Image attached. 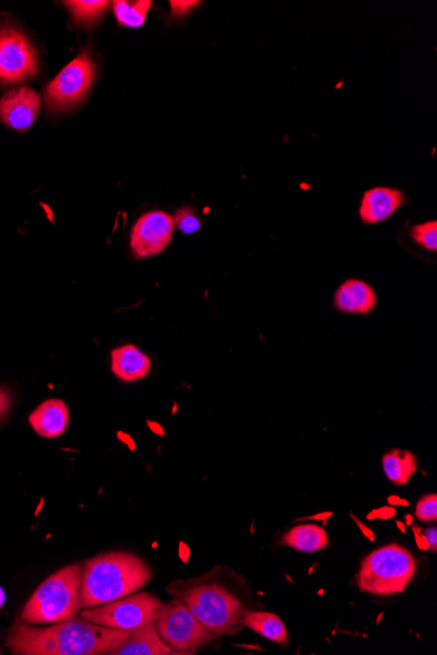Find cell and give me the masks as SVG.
Listing matches in <instances>:
<instances>
[{
    "label": "cell",
    "instance_id": "obj_22",
    "mask_svg": "<svg viewBox=\"0 0 437 655\" xmlns=\"http://www.w3.org/2000/svg\"><path fill=\"white\" fill-rule=\"evenodd\" d=\"M410 236L422 248L436 252L437 250V223L436 221H427V223L415 225L411 228Z\"/></svg>",
    "mask_w": 437,
    "mask_h": 655
},
{
    "label": "cell",
    "instance_id": "obj_10",
    "mask_svg": "<svg viewBox=\"0 0 437 655\" xmlns=\"http://www.w3.org/2000/svg\"><path fill=\"white\" fill-rule=\"evenodd\" d=\"M175 220L163 211L147 212L140 216L131 232V249L137 258L163 253L171 244Z\"/></svg>",
    "mask_w": 437,
    "mask_h": 655
},
{
    "label": "cell",
    "instance_id": "obj_4",
    "mask_svg": "<svg viewBox=\"0 0 437 655\" xmlns=\"http://www.w3.org/2000/svg\"><path fill=\"white\" fill-rule=\"evenodd\" d=\"M171 593L180 598L215 637L235 635L244 627L243 618L248 610L239 598L222 586L201 584L171 590Z\"/></svg>",
    "mask_w": 437,
    "mask_h": 655
},
{
    "label": "cell",
    "instance_id": "obj_15",
    "mask_svg": "<svg viewBox=\"0 0 437 655\" xmlns=\"http://www.w3.org/2000/svg\"><path fill=\"white\" fill-rule=\"evenodd\" d=\"M335 308L350 314H369L377 305L376 292L362 280L350 279L334 295Z\"/></svg>",
    "mask_w": 437,
    "mask_h": 655
},
{
    "label": "cell",
    "instance_id": "obj_29",
    "mask_svg": "<svg viewBox=\"0 0 437 655\" xmlns=\"http://www.w3.org/2000/svg\"><path fill=\"white\" fill-rule=\"evenodd\" d=\"M413 531L415 534V542H417V546L419 547V550L422 551L430 550V546H428L427 539L422 534V531H420V529H418L417 526H413Z\"/></svg>",
    "mask_w": 437,
    "mask_h": 655
},
{
    "label": "cell",
    "instance_id": "obj_9",
    "mask_svg": "<svg viewBox=\"0 0 437 655\" xmlns=\"http://www.w3.org/2000/svg\"><path fill=\"white\" fill-rule=\"evenodd\" d=\"M38 72L40 55L31 38L18 25H0V84L27 82Z\"/></svg>",
    "mask_w": 437,
    "mask_h": 655
},
{
    "label": "cell",
    "instance_id": "obj_33",
    "mask_svg": "<svg viewBox=\"0 0 437 655\" xmlns=\"http://www.w3.org/2000/svg\"><path fill=\"white\" fill-rule=\"evenodd\" d=\"M4 603H6V593L3 588H0V610H2Z\"/></svg>",
    "mask_w": 437,
    "mask_h": 655
},
{
    "label": "cell",
    "instance_id": "obj_21",
    "mask_svg": "<svg viewBox=\"0 0 437 655\" xmlns=\"http://www.w3.org/2000/svg\"><path fill=\"white\" fill-rule=\"evenodd\" d=\"M72 20L80 27H92L108 10L109 2H66Z\"/></svg>",
    "mask_w": 437,
    "mask_h": 655
},
{
    "label": "cell",
    "instance_id": "obj_12",
    "mask_svg": "<svg viewBox=\"0 0 437 655\" xmlns=\"http://www.w3.org/2000/svg\"><path fill=\"white\" fill-rule=\"evenodd\" d=\"M406 203L402 191L390 187H375L366 191L360 204V219L366 224H380L392 218L394 212Z\"/></svg>",
    "mask_w": 437,
    "mask_h": 655
},
{
    "label": "cell",
    "instance_id": "obj_6",
    "mask_svg": "<svg viewBox=\"0 0 437 655\" xmlns=\"http://www.w3.org/2000/svg\"><path fill=\"white\" fill-rule=\"evenodd\" d=\"M164 607V603L154 595L139 593L127 595L125 598L89 610L87 608L82 612V618L103 627L131 632L144 625L155 623Z\"/></svg>",
    "mask_w": 437,
    "mask_h": 655
},
{
    "label": "cell",
    "instance_id": "obj_3",
    "mask_svg": "<svg viewBox=\"0 0 437 655\" xmlns=\"http://www.w3.org/2000/svg\"><path fill=\"white\" fill-rule=\"evenodd\" d=\"M84 564L59 569L42 582L21 611V622L29 625L67 622L78 616Z\"/></svg>",
    "mask_w": 437,
    "mask_h": 655
},
{
    "label": "cell",
    "instance_id": "obj_32",
    "mask_svg": "<svg viewBox=\"0 0 437 655\" xmlns=\"http://www.w3.org/2000/svg\"><path fill=\"white\" fill-rule=\"evenodd\" d=\"M388 503L390 506H397V505L400 506L401 499L396 495L389 496Z\"/></svg>",
    "mask_w": 437,
    "mask_h": 655
},
{
    "label": "cell",
    "instance_id": "obj_26",
    "mask_svg": "<svg viewBox=\"0 0 437 655\" xmlns=\"http://www.w3.org/2000/svg\"><path fill=\"white\" fill-rule=\"evenodd\" d=\"M12 404V397L10 390L7 387H0V420L4 418L10 411Z\"/></svg>",
    "mask_w": 437,
    "mask_h": 655
},
{
    "label": "cell",
    "instance_id": "obj_31",
    "mask_svg": "<svg viewBox=\"0 0 437 655\" xmlns=\"http://www.w3.org/2000/svg\"><path fill=\"white\" fill-rule=\"evenodd\" d=\"M332 516H333V513L329 512V513L316 514V516L309 517V518H312V520H315V521H322V520L325 521V520H328V518H330Z\"/></svg>",
    "mask_w": 437,
    "mask_h": 655
},
{
    "label": "cell",
    "instance_id": "obj_28",
    "mask_svg": "<svg viewBox=\"0 0 437 655\" xmlns=\"http://www.w3.org/2000/svg\"><path fill=\"white\" fill-rule=\"evenodd\" d=\"M424 537H426L428 546H430V550L436 552L437 551V529L436 527H428L426 531H424Z\"/></svg>",
    "mask_w": 437,
    "mask_h": 655
},
{
    "label": "cell",
    "instance_id": "obj_16",
    "mask_svg": "<svg viewBox=\"0 0 437 655\" xmlns=\"http://www.w3.org/2000/svg\"><path fill=\"white\" fill-rule=\"evenodd\" d=\"M112 369L120 380L134 382L150 373L151 360L138 347L123 346L112 352Z\"/></svg>",
    "mask_w": 437,
    "mask_h": 655
},
{
    "label": "cell",
    "instance_id": "obj_20",
    "mask_svg": "<svg viewBox=\"0 0 437 655\" xmlns=\"http://www.w3.org/2000/svg\"><path fill=\"white\" fill-rule=\"evenodd\" d=\"M152 6L148 0H139V2H118L113 3L114 15L118 24L126 28H140L147 20L148 11Z\"/></svg>",
    "mask_w": 437,
    "mask_h": 655
},
{
    "label": "cell",
    "instance_id": "obj_34",
    "mask_svg": "<svg viewBox=\"0 0 437 655\" xmlns=\"http://www.w3.org/2000/svg\"><path fill=\"white\" fill-rule=\"evenodd\" d=\"M150 425H151V428L154 429L155 432H159V435H161V436L164 435V431H163V429H161L160 425H156V424H152V423H150Z\"/></svg>",
    "mask_w": 437,
    "mask_h": 655
},
{
    "label": "cell",
    "instance_id": "obj_7",
    "mask_svg": "<svg viewBox=\"0 0 437 655\" xmlns=\"http://www.w3.org/2000/svg\"><path fill=\"white\" fill-rule=\"evenodd\" d=\"M96 78V63L91 54L82 53L69 63L45 89V102L53 114L71 112L84 100Z\"/></svg>",
    "mask_w": 437,
    "mask_h": 655
},
{
    "label": "cell",
    "instance_id": "obj_30",
    "mask_svg": "<svg viewBox=\"0 0 437 655\" xmlns=\"http://www.w3.org/2000/svg\"><path fill=\"white\" fill-rule=\"evenodd\" d=\"M352 517H354V516H352ZM354 521L356 522V525L359 526V529L362 530V533L364 534V537L371 540V542H375V538H376L375 533H373V531L371 529H368V527L366 525H363V523L360 522L358 520V518L354 517Z\"/></svg>",
    "mask_w": 437,
    "mask_h": 655
},
{
    "label": "cell",
    "instance_id": "obj_35",
    "mask_svg": "<svg viewBox=\"0 0 437 655\" xmlns=\"http://www.w3.org/2000/svg\"><path fill=\"white\" fill-rule=\"evenodd\" d=\"M397 527H398V529L401 530V533H402V534H406L405 523H402V522H400V521H397Z\"/></svg>",
    "mask_w": 437,
    "mask_h": 655
},
{
    "label": "cell",
    "instance_id": "obj_8",
    "mask_svg": "<svg viewBox=\"0 0 437 655\" xmlns=\"http://www.w3.org/2000/svg\"><path fill=\"white\" fill-rule=\"evenodd\" d=\"M155 625L165 644L182 654H194L202 646L218 639L177 597L165 605Z\"/></svg>",
    "mask_w": 437,
    "mask_h": 655
},
{
    "label": "cell",
    "instance_id": "obj_5",
    "mask_svg": "<svg viewBox=\"0 0 437 655\" xmlns=\"http://www.w3.org/2000/svg\"><path fill=\"white\" fill-rule=\"evenodd\" d=\"M417 573L414 556L398 544L373 551L363 560L356 584L363 593L394 595L403 593Z\"/></svg>",
    "mask_w": 437,
    "mask_h": 655
},
{
    "label": "cell",
    "instance_id": "obj_11",
    "mask_svg": "<svg viewBox=\"0 0 437 655\" xmlns=\"http://www.w3.org/2000/svg\"><path fill=\"white\" fill-rule=\"evenodd\" d=\"M41 112V96L35 89H12L0 99V121L16 131H27L35 125Z\"/></svg>",
    "mask_w": 437,
    "mask_h": 655
},
{
    "label": "cell",
    "instance_id": "obj_19",
    "mask_svg": "<svg viewBox=\"0 0 437 655\" xmlns=\"http://www.w3.org/2000/svg\"><path fill=\"white\" fill-rule=\"evenodd\" d=\"M386 478L398 486H406L418 470V459L411 452L392 450L383 458Z\"/></svg>",
    "mask_w": 437,
    "mask_h": 655
},
{
    "label": "cell",
    "instance_id": "obj_23",
    "mask_svg": "<svg viewBox=\"0 0 437 655\" xmlns=\"http://www.w3.org/2000/svg\"><path fill=\"white\" fill-rule=\"evenodd\" d=\"M173 220H175V225H177L178 229L182 233H185V235H194L195 232L201 229V220L195 215V211L189 207L178 210L176 212V218Z\"/></svg>",
    "mask_w": 437,
    "mask_h": 655
},
{
    "label": "cell",
    "instance_id": "obj_14",
    "mask_svg": "<svg viewBox=\"0 0 437 655\" xmlns=\"http://www.w3.org/2000/svg\"><path fill=\"white\" fill-rule=\"evenodd\" d=\"M69 408L65 402L59 399H49L32 412L29 416V423L35 429L37 435L45 438H57L62 436L69 425Z\"/></svg>",
    "mask_w": 437,
    "mask_h": 655
},
{
    "label": "cell",
    "instance_id": "obj_17",
    "mask_svg": "<svg viewBox=\"0 0 437 655\" xmlns=\"http://www.w3.org/2000/svg\"><path fill=\"white\" fill-rule=\"evenodd\" d=\"M282 544L305 554H313L329 546L328 533L317 525H299L292 527L283 535Z\"/></svg>",
    "mask_w": 437,
    "mask_h": 655
},
{
    "label": "cell",
    "instance_id": "obj_13",
    "mask_svg": "<svg viewBox=\"0 0 437 655\" xmlns=\"http://www.w3.org/2000/svg\"><path fill=\"white\" fill-rule=\"evenodd\" d=\"M112 655H171L182 654L165 644L159 636L155 623L134 629L117 649L110 652Z\"/></svg>",
    "mask_w": 437,
    "mask_h": 655
},
{
    "label": "cell",
    "instance_id": "obj_36",
    "mask_svg": "<svg viewBox=\"0 0 437 655\" xmlns=\"http://www.w3.org/2000/svg\"><path fill=\"white\" fill-rule=\"evenodd\" d=\"M406 523L407 525H413V517H411L410 514H407L406 516Z\"/></svg>",
    "mask_w": 437,
    "mask_h": 655
},
{
    "label": "cell",
    "instance_id": "obj_27",
    "mask_svg": "<svg viewBox=\"0 0 437 655\" xmlns=\"http://www.w3.org/2000/svg\"><path fill=\"white\" fill-rule=\"evenodd\" d=\"M396 513V509L392 508V506H384V508L373 510V512L368 514L367 518L369 521L375 520V518L390 520V518L396 516Z\"/></svg>",
    "mask_w": 437,
    "mask_h": 655
},
{
    "label": "cell",
    "instance_id": "obj_25",
    "mask_svg": "<svg viewBox=\"0 0 437 655\" xmlns=\"http://www.w3.org/2000/svg\"><path fill=\"white\" fill-rule=\"evenodd\" d=\"M198 4V2H182V0H180V2H176V0H172V15L178 17V19H181V17L189 15L190 12H192L194 8L198 6Z\"/></svg>",
    "mask_w": 437,
    "mask_h": 655
},
{
    "label": "cell",
    "instance_id": "obj_2",
    "mask_svg": "<svg viewBox=\"0 0 437 655\" xmlns=\"http://www.w3.org/2000/svg\"><path fill=\"white\" fill-rule=\"evenodd\" d=\"M146 561L129 552H109L84 564L80 607L92 608L137 593L152 580Z\"/></svg>",
    "mask_w": 437,
    "mask_h": 655
},
{
    "label": "cell",
    "instance_id": "obj_24",
    "mask_svg": "<svg viewBox=\"0 0 437 655\" xmlns=\"http://www.w3.org/2000/svg\"><path fill=\"white\" fill-rule=\"evenodd\" d=\"M415 516L422 522H435L437 520V496L435 493L424 496L419 501Z\"/></svg>",
    "mask_w": 437,
    "mask_h": 655
},
{
    "label": "cell",
    "instance_id": "obj_37",
    "mask_svg": "<svg viewBox=\"0 0 437 655\" xmlns=\"http://www.w3.org/2000/svg\"><path fill=\"white\" fill-rule=\"evenodd\" d=\"M400 506H403V508H407V506H410L409 501L401 500Z\"/></svg>",
    "mask_w": 437,
    "mask_h": 655
},
{
    "label": "cell",
    "instance_id": "obj_1",
    "mask_svg": "<svg viewBox=\"0 0 437 655\" xmlns=\"http://www.w3.org/2000/svg\"><path fill=\"white\" fill-rule=\"evenodd\" d=\"M129 633L86 619L67 620L49 628H36L18 620L8 636L7 646L12 653L21 655L110 654Z\"/></svg>",
    "mask_w": 437,
    "mask_h": 655
},
{
    "label": "cell",
    "instance_id": "obj_18",
    "mask_svg": "<svg viewBox=\"0 0 437 655\" xmlns=\"http://www.w3.org/2000/svg\"><path fill=\"white\" fill-rule=\"evenodd\" d=\"M244 627L252 629L265 639L287 646L290 642L286 625L271 612L246 611L243 618Z\"/></svg>",
    "mask_w": 437,
    "mask_h": 655
}]
</instances>
